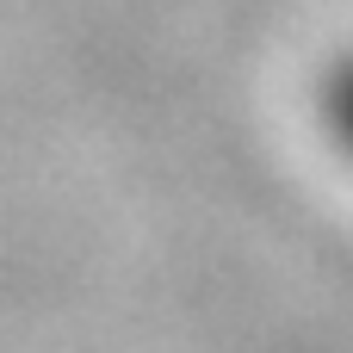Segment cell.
I'll return each instance as SVG.
<instances>
[{
  "instance_id": "6da1fadb",
  "label": "cell",
  "mask_w": 353,
  "mask_h": 353,
  "mask_svg": "<svg viewBox=\"0 0 353 353\" xmlns=\"http://www.w3.org/2000/svg\"><path fill=\"white\" fill-rule=\"evenodd\" d=\"M329 130H335L341 155L353 161V56L335 68V81H329Z\"/></svg>"
}]
</instances>
